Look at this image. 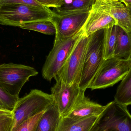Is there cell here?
<instances>
[{
    "label": "cell",
    "instance_id": "ba28073f",
    "mask_svg": "<svg viewBox=\"0 0 131 131\" xmlns=\"http://www.w3.org/2000/svg\"><path fill=\"white\" fill-rule=\"evenodd\" d=\"M83 32V31H82ZM89 37L83 32L57 75L54 78L67 85H79L84 57Z\"/></svg>",
    "mask_w": 131,
    "mask_h": 131
},
{
    "label": "cell",
    "instance_id": "7402d4cb",
    "mask_svg": "<svg viewBox=\"0 0 131 131\" xmlns=\"http://www.w3.org/2000/svg\"><path fill=\"white\" fill-rule=\"evenodd\" d=\"M18 99L10 95L0 88V101L7 109L12 111Z\"/></svg>",
    "mask_w": 131,
    "mask_h": 131
},
{
    "label": "cell",
    "instance_id": "2e32d148",
    "mask_svg": "<svg viewBox=\"0 0 131 131\" xmlns=\"http://www.w3.org/2000/svg\"><path fill=\"white\" fill-rule=\"evenodd\" d=\"M61 117L53 103L44 112L35 131H57Z\"/></svg>",
    "mask_w": 131,
    "mask_h": 131
},
{
    "label": "cell",
    "instance_id": "7c38bea8",
    "mask_svg": "<svg viewBox=\"0 0 131 131\" xmlns=\"http://www.w3.org/2000/svg\"><path fill=\"white\" fill-rule=\"evenodd\" d=\"M106 107V105L102 106L91 101L84 95L72 109L63 117L80 119L93 116H99Z\"/></svg>",
    "mask_w": 131,
    "mask_h": 131
},
{
    "label": "cell",
    "instance_id": "5bb4252c",
    "mask_svg": "<svg viewBox=\"0 0 131 131\" xmlns=\"http://www.w3.org/2000/svg\"><path fill=\"white\" fill-rule=\"evenodd\" d=\"M116 41L113 57L131 59V35L129 32L115 25Z\"/></svg>",
    "mask_w": 131,
    "mask_h": 131
},
{
    "label": "cell",
    "instance_id": "83f0119b",
    "mask_svg": "<svg viewBox=\"0 0 131 131\" xmlns=\"http://www.w3.org/2000/svg\"><path fill=\"white\" fill-rule=\"evenodd\" d=\"M0 108H6V109H7V108L5 107V105H4V104L2 103V102L1 101H0Z\"/></svg>",
    "mask_w": 131,
    "mask_h": 131
},
{
    "label": "cell",
    "instance_id": "9a60e30c",
    "mask_svg": "<svg viewBox=\"0 0 131 131\" xmlns=\"http://www.w3.org/2000/svg\"><path fill=\"white\" fill-rule=\"evenodd\" d=\"M111 14L116 25L131 32V15L128 8L118 0H111Z\"/></svg>",
    "mask_w": 131,
    "mask_h": 131
},
{
    "label": "cell",
    "instance_id": "e0dca14e",
    "mask_svg": "<svg viewBox=\"0 0 131 131\" xmlns=\"http://www.w3.org/2000/svg\"><path fill=\"white\" fill-rule=\"evenodd\" d=\"M114 100L123 105H131V66L117 89Z\"/></svg>",
    "mask_w": 131,
    "mask_h": 131
},
{
    "label": "cell",
    "instance_id": "9c48e42d",
    "mask_svg": "<svg viewBox=\"0 0 131 131\" xmlns=\"http://www.w3.org/2000/svg\"><path fill=\"white\" fill-rule=\"evenodd\" d=\"M116 25L111 14V0H95L82 30L84 35L89 37L98 31Z\"/></svg>",
    "mask_w": 131,
    "mask_h": 131
},
{
    "label": "cell",
    "instance_id": "44dd1931",
    "mask_svg": "<svg viewBox=\"0 0 131 131\" xmlns=\"http://www.w3.org/2000/svg\"><path fill=\"white\" fill-rule=\"evenodd\" d=\"M44 112L23 122L14 131H35L38 124Z\"/></svg>",
    "mask_w": 131,
    "mask_h": 131
},
{
    "label": "cell",
    "instance_id": "3957f363",
    "mask_svg": "<svg viewBox=\"0 0 131 131\" xmlns=\"http://www.w3.org/2000/svg\"><path fill=\"white\" fill-rule=\"evenodd\" d=\"M53 103L51 94L36 89H32L27 95L19 98L12 111L14 122L11 131L14 130L23 122L45 111Z\"/></svg>",
    "mask_w": 131,
    "mask_h": 131
},
{
    "label": "cell",
    "instance_id": "ffe728a7",
    "mask_svg": "<svg viewBox=\"0 0 131 131\" xmlns=\"http://www.w3.org/2000/svg\"><path fill=\"white\" fill-rule=\"evenodd\" d=\"M104 30V60H106L114 56L116 41L115 25L105 28Z\"/></svg>",
    "mask_w": 131,
    "mask_h": 131
},
{
    "label": "cell",
    "instance_id": "4fadbf2b",
    "mask_svg": "<svg viewBox=\"0 0 131 131\" xmlns=\"http://www.w3.org/2000/svg\"><path fill=\"white\" fill-rule=\"evenodd\" d=\"M99 117L75 119L61 116L57 131H90Z\"/></svg>",
    "mask_w": 131,
    "mask_h": 131
},
{
    "label": "cell",
    "instance_id": "ac0fdd59",
    "mask_svg": "<svg viewBox=\"0 0 131 131\" xmlns=\"http://www.w3.org/2000/svg\"><path fill=\"white\" fill-rule=\"evenodd\" d=\"M95 0H72L71 2L65 3L61 7L54 8V14L63 15L90 9Z\"/></svg>",
    "mask_w": 131,
    "mask_h": 131
},
{
    "label": "cell",
    "instance_id": "30bf717a",
    "mask_svg": "<svg viewBox=\"0 0 131 131\" xmlns=\"http://www.w3.org/2000/svg\"><path fill=\"white\" fill-rule=\"evenodd\" d=\"M51 88V94L53 103L62 117L68 113L80 99L85 95V91H82L79 84L74 83L67 85L58 79Z\"/></svg>",
    "mask_w": 131,
    "mask_h": 131
},
{
    "label": "cell",
    "instance_id": "d6986e66",
    "mask_svg": "<svg viewBox=\"0 0 131 131\" xmlns=\"http://www.w3.org/2000/svg\"><path fill=\"white\" fill-rule=\"evenodd\" d=\"M19 27L24 30H30L37 31L47 35L56 34L55 26L51 20L38 21L25 23Z\"/></svg>",
    "mask_w": 131,
    "mask_h": 131
},
{
    "label": "cell",
    "instance_id": "d4e9b609",
    "mask_svg": "<svg viewBox=\"0 0 131 131\" xmlns=\"http://www.w3.org/2000/svg\"><path fill=\"white\" fill-rule=\"evenodd\" d=\"M44 7L57 8L61 7L65 4V0H36Z\"/></svg>",
    "mask_w": 131,
    "mask_h": 131
},
{
    "label": "cell",
    "instance_id": "484cf974",
    "mask_svg": "<svg viewBox=\"0 0 131 131\" xmlns=\"http://www.w3.org/2000/svg\"><path fill=\"white\" fill-rule=\"evenodd\" d=\"M12 113V111L6 108H0V115L10 114Z\"/></svg>",
    "mask_w": 131,
    "mask_h": 131
},
{
    "label": "cell",
    "instance_id": "4316f807",
    "mask_svg": "<svg viewBox=\"0 0 131 131\" xmlns=\"http://www.w3.org/2000/svg\"><path fill=\"white\" fill-rule=\"evenodd\" d=\"M120 2L122 3H124L125 5L128 8H131V0H118Z\"/></svg>",
    "mask_w": 131,
    "mask_h": 131
},
{
    "label": "cell",
    "instance_id": "277c9868",
    "mask_svg": "<svg viewBox=\"0 0 131 131\" xmlns=\"http://www.w3.org/2000/svg\"><path fill=\"white\" fill-rule=\"evenodd\" d=\"M38 72L33 67L12 63L0 65V88L10 95L19 98L20 92L30 77Z\"/></svg>",
    "mask_w": 131,
    "mask_h": 131
},
{
    "label": "cell",
    "instance_id": "7a4b0ae2",
    "mask_svg": "<svg viewBox=\"0 0 131 131\" xmlns=\"http://www.w3.org/2000/svg\"><path fill=\"white\" fill-rule=\"evenodd\" d=\"M104 29L89 37L84 57L79 86L82 91L88 89L104 60Z\"/></svg>",
    "mask_w": 131,
    "mask_h": 131
},
{
    "label": "cell",
    "instance_id": "f1b7e54d",
    "mask_svg": "<svg viewBox=\"0 0 131 131\" xmlns=\"http://www.w3.org/2000/svg\"><path fill=\"white\" fill-rule=\"evenodd\" d=\"M129 8V10H130V13L131 15V8ZM130 34L131 35V32H130Z\"/></svg>",
    "mask_w": 131,
    "mask_h": 131
},
{
    "label": "cell",
    "instance_id": "8992f818",
    "mask_svg": "<svg viewBox=\"0 0 131 131\" xmlns=\"http://www.w3.org/2000/svg\"><path fill=\"white\" fill-rule=\"evenodd\" d=\"M82 32L81 30L71 37L55 38L53 48L42 68V75L45 79L51 81L57 76Z\"/></svg>",
    "mask_w": 131,
    "mask_h": 131
},
{
    "label": "cell",
    "instance_id": "6da1fadb",
    "mask_svg": "<svg viewBox=\"0 0 131 131\" xmlns=\"http://www.w3.org/2000/svg\"><path fill=\"white\" fill-rule=\"evenodd\" d=\"M54 13L50 8L19 4L0 5V25L20 27L25 23L51 20Z\"/></svg>",
    "mask_w": 131,
    "mask_h": 131
},
{
    "label": "cell",
    "instance_id": "5b68a950",
    "mask_svg": "<svg viewBox=\"0 0 131 131\" xmlns=\"http://www.w3.org/2000/svg\"><path fill=\"white\" fill-rule=\"evenodd\" d=\"M90 131H131V114L127 106L115 100L108 103Z\"/></svg>",
    "mask_w": 131,
    "mask_h": 131
},
{
    "label": "cell",
    "instance_id": "8fae6325",
    "mask_svg": "<svg viewBox=\"0 0 131 131\" xmlns=\"http://www.w3.org/2000/svg\"><path fill=\"white\" fill-rule=\"evenodd\" d=\"M90 9L63 15L54 14L51 20L56 28L55 38H68L78 34L82 29Z\"/></svg>",
    "mask_w": 131,
    "mask_h": 131
},
{
    "label": "cell",
    "instance_id": "52a82bcc",
    "mask_svg": "<svg viewBox=\"0 0 131 131\" xmlns=\"http://www.w3.org/2000/svg\"><path fill=\"white\" fill-rule=\"evenodd\" d=\"M131 66V59L112 57L105 60L88 89L94 90L113 86L124 78Z\"/></svg>",
    "mask_w": 131,
    "mask_h": 131
},
{
    "label": "cell",
    "instance_id": "603a6c76",
    "mask_svg": "<svg viewBox=\"0 0 131 131\" xmlns=\"http://www.w3.org/2000/svg\"><path fill=\"white\" fill-rule=\"evenodd\" d=\"M14 122L13 114L0 115V131H11Z\"/></svg>",
    "mask_w": 131,
    "mask_h": 131
},
{
    "label": "cell",
    "instance_id": "cb8c5ba5",
    "mask_svg": "<svg viewBox=\"0 0 131 131\" xmlns=\"http://www.w3.org/2000/svg\"><path fill=\"white\" fill-rule=\"evenodd\" d=\"M11 4H19L35 6L41 8H46V7L39 4L36 0H0V5Z\"/></svg>",
    "mask_w": 131,
    "mask_h": 131
}]
</instances>
